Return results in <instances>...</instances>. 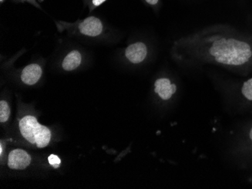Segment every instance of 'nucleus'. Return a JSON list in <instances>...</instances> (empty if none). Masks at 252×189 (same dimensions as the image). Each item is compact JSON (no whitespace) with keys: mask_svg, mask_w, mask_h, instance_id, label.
Listing matches in <instances>:
<instances>
[{"mask_svg":"<svg viewBox=\"0 0 252 189\" xmlns=\"http://www.w3.org/2000/svg\"><path fill=\"white\" fill-rule=\"evenodd\" d=\"M0 152H1V154L2 153V146H1V148H0Z\"/></svg>","mask_w":252,"mask_h":189,"instance_id":"obj_16","label":"nucleus"},{"mask_svg":"<svg viewBox=\"0 0 252 189\" xmlns=\"http://www.w3.org/2000/svg\"><path fill=\"white\" fill-rule=\"evenodd\" d=\"M84 1H86V0H84Z\"/></svg>","mask_w":252,"mask_h":189,"instance_id":"obj_17","label":"nucleus"},{"mask_svg":"<svg viewBox=\"0 0 252 189\" xmlns=\"http://www.w3.org/2000/svg\"><path fill=\"white\" fill-rule=\"evenodd\" d=\"M42 75V66L38 63H31L23 69L21 75V81L28 85H33L39 81Z\"/></svg>","mask_w":252,"mask_h":189,"instance_id":"obj_8","label":"nucleus"},{"mask_svg":"<svg viewBox=\"0 0 252 189\" xmlns=\"http://www.w3.org/2000/svg\"><path fill=\"white\" fill-rule=\"evenodd\" d=\"M172 51L176 60L186 66L212 64L240 73L252 70V38L225 25L181 37Z\"/></svg>","mask_w":252,"mask_h":189,"instance_id":"obj_1","label":"nucleus"},{"mask_svg":"<svg viewBox=\"0 0 252 189\" xmlns=\"http://www.w3.org/2000/svg\"><path fill=\"white\" fill-rule=\"evenodd\" d=\"M149 55V48L144 42L130 44L125 49V58L131 64L138 65L144 63Z\"/></svg>","mask_w":252,"mask_h":189,"instance_id":"obj_6","label":"nucleus"},{"mask_svg":"<svg viewBox=\"0 0 252 189\" xmlns=\"http://www.w3.org/2000/svg\"><path fill=\"white\" fill-rule=\"evenodd\" d=\"M19 128L22 136L38 148H44L49 145L51 139L50 130L38 123L35 117L28 115L23 118L20 121Z\"/></svg>","mask_w":252,"mask_h":189,"instance_id":"obj_3","label":"nucleus"},{"mask_svg":"<svg viewBox=\"0 0 252 189\" xmlns=\"http://www.w3.org/2000/svg\"><path fill=\"white\" fill-rule=\"evenodd\" d=\"M83 56L77 50L71 51L65 56L62 61V68L66 72H71L76 70L81 65Z\"/></svg>","mask_w":252,"mask_h":189,"instance_id":"obj_9","label":"nucleus"},{"mask_svg":"<svg viewBox=\"0 0 252 189\" xmlns=\"http://www.w3.org/2000/svg\"><path fill=\"white\" fill-rule=\"evenodd\" d=\"M31 158L26 151L15 149L8 155V165L13 170H24L31 163Z\"/></svg>","mask_w":252,"mask_h":189,"instance_id":"obj_7","label":"nucleus"},{"mask_svg":"<svg viewBox=\"0 0 252 189\" xmlns=\"http://www.w3.org/2000/svg\"><path fill=\"white\" fill-rule=\"evenodd\" d=\"M107 1V0H86L84 2L86 5H87V6L89 7V11L93 12V10L95 9L97 7L100 6L102 4H104Z\"/></svg>","mask_w":252,"mask_h":189,"instance_id":"obj_12","label":"nucleus"},{"mask_svg":"<svg viewBox=\"0 0 252 189\" xmlns=\"http://www.w3.org/2000/svg\"><path fill=\"white\" fill-rule=\"evenodd\" d=\"M48 160H49V163L52 166H53L55 169L59 168V166H60L61 159L57 155H51Z\"/></svg>","mask_w":252,"mask_h":189,"instance_id":"obj_14","label":"nucleus"},{"mask_svg":"<svg viewBox=\"0 0 252 189\" xmlns=\"http://www.w3.org/2000/svg\"><path fill=\"white\" fill-rule=\"evenodd\" d=\"M239 100L243 107L252 106V77L245 81L239 88Z\"/></svg>","mask_w":252,"mask_h":189,"instance_id":"obj_10","label":"nucleus"},{"mask_svg":"<svg viewBox=\"0 0 252 189\" xmlns=\"http://www.w3.org/2000/svg\"><path fill=\"white\" fill-rule=\"evenodd\" d=\"M154 91L158 98L164 102H168L175 98L178 92V86L169 77H160L154 82Z\"/></svg>","mask_w":252,"mask_h":189,"instance_id":"obj_4","label":"nucleus"},{"mask_svg":"<svg viewBox=\"0 0 252 189\" xmlns=\"http://www.w3.org/2000/svg\"><path fill=\"white\" fill-rule=\"evenodd\" d=\"M8 0H0V2L1 4L3 3V2H6ZM10 1H13L15 2H21V3H25V2H27V3L31 4V5H33V6L36 7V8H41V5L38 3L37 1L36 0H10Z\"/></svg>","mask_w":252,"mask_h":189,"instance_id":"obj_13","label":"nucleus"},{"mask_svg":"<svg viewBox=\"0 0 252 189\" xmlns=\"http://www.w3.org/2000/svg\"><path fill=\"white\" fill-rule=\"evenodd\" d=\"M10 115V108L5 101H1L0 103V121L4 123L8 121Z\"/></svg>","mask_w":252,"mask_h":189,"instance_id":"obj_11","label":"nucleus"},{"mask_svg":"<svg viewBox=\"0 0 252 189\" xmlns=\"http://www.w3.org/2000/svg\"><path fill=\"white\" fill-rule=\"evenodd\" d=\"M76 30L83 36L97 37L104 32V25L101 20L95 16H89L83 21H78L76 25Z\"/></svg>","mask_w":252,"mask_h":189,"instance_id":"obj_5","label":"nucleus"},{"mask_svg":"<svg viewBox=\"0 0 252 189\" xmlns=\"http://www.w3.org/2000/svg\"><path fill=\"white\" fill-rule=\"evenodd\" d=\"M142 1L148 6L154 8V9L159 8L160 4H161V0H142Z\"/></svg>","mask_w":252,"mask_h":189,"instance_id":"obj_15","label":"nucleus"},{"mask_svg":"<svg viewBox=\"0 0 252 189\" xmlns=\"http://www.w3.org/2000/svg\"><path fill=\"white\" fill-rule=\"evenodd\" d=\"M230 153L239 166L245 168L252 167V121L238 134Z\"/></svg>","mask_w":252,"mask_h":189,"instance_id":"obj_2","label":"nucleus"}]
</instances>
